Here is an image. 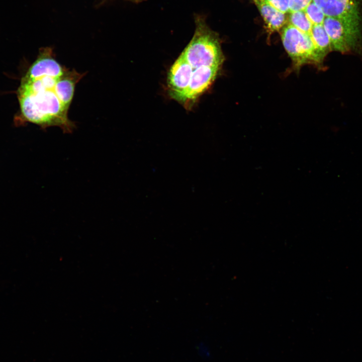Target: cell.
I'll return each mask as SVG.
<instances>
[{
  "mask_svg": "<svg viewBox=\"0 0 362 362\" xmlns=\"http://www.w3.org/2000/svg\"><path fill=\"white\" fill-rule=\"evenodd\" d=\"M281 39L295 69L308 64H321L310 35L289 24L283 28Z\"/></svg>",
  "mask_w": 362,
  "mask_h": 362,
  "instance_id": "cell-4",
  "label": "cell"
},
{
  "mask_svg": "<svg viewBox=\"0 0 362 362\" xmlns=\"http://www.w3.org/2000/svg\"><path fill=\"white\" fill-rule=\"evenodd\" d=\"M193 71L192 66L180 55L169 70L167 76L169 94L180 103L189 87Z\"/></svg>",
  "mask_w": 362,
  "mask_h": 362,
  "instance_id": "cell-5",
  "label": "cell"
},
{
  "mask_svg": "<svg viewBox=\"0 0 362 362\" xmlns=\"http://www.w3.org/2000/svg\"><path fill=\"white\" fill-rule=\"evenodd\" d=\"M310 36L318 57L322 62L327 54L332 50L330 39L323 24L313 25Z\"/></svg>",
  "mask_w": 362,
  "mask_h": 362,
  "instance_id": "cell-9",
  "label": "cell"
},
{
  "mask_svg": "<svg viewBox=\"0 0 362 362\" xmlns=\"http://www.w3.org/2000/svg\"><path fill=\"white\" fill-rule=\"evenodd\" d=\"M289 21L291 25L300 31L310 35L313 25L304 11L290 13Z\"/></svg>",
  "mask_w": 362,
  "mask_h": 362,
  "instance_id": "cell-10",
  "label": "cell"
},
{
  "mask_svg": "<svg viewBox=\"0 0 362 362\" xmlns=\"http://www.w3.org/2000/svg\"><path fill=\"white\" fill-rule=\"evenodd\" d=\"M326 17L340 21L352 50L357 46L360 36V17L357 0H313Z\"/></svg>",
  "mask_w": 362,
  "mask_h": 362,
  "instance_id": "cell-3",
  "label": "cell"
},
{
  "mask_svg": "<svg viewBox=\"0 0 362 362\" xmlns=\"http://www.w3.org/2000/svg\"><path fill=\"white\" fill-rule=\"evenodd\" d=\"M66 69L56 61H35L21 80L17 95L25 119L46 128L58 126L71 132L75 124L68 117L69 108L62 102L56 83Z\"/></svg>",
  "mask_w": 362,
  "mask_h": 362,
  "instance_id": "cell-1",
  "label": "cell"
},
{
  "mask_svg": "<svg viewBox=\"0 0 362 362\" xmlns=\"http://www.w3.org/2000/svg\"><path fill=\"white\" fill-rule=\"evenodd\" d=\"M273 7L286 14L289 12L290 0H265Z\"/></svg>",
  "mask_w": 362,
  "mask_h": 362,
  "instance_id": "cell-12",
  "label": "cell"
},
{
  "mask_svg": "<svg viewBox=\"0 0 362 362\" xmlns=\"http://www.w3.org/2000/svg\"><path fill=\"white\" fill-rule=\"evenodd\" d=\"M313 0H290L289 13L303 11Z\"/></svg>",
  "mask_w": 362,
  "mask_h": 362,
  "instance_id": "cell-13",
  "label": "cell"
},
{
  "mask_svg": "<svg viewBox=\"0 0 362 362\" xmlns=\"http://www.w3.org/2000/svg\"><path fill=\"white\" fill-rule=\"evenodd\" d=\"M323 25L330 39L332 50L341 53L352 50L340 21L332 17H326Z\"/></svg>",
  "mask_w": 362,
  "mask_h": 362,
  "instance_id": "cell-7",
  "label": "cell"
},
{
  "mask_svg": "<svg viewBox=\"0 0 362 362\" xmlns=\"http://www.w3.org/2000/svg\"><path fill=\"white\" fill-rule=\"evenodd\" d=\"M303 11L313 25L323 24L326 16L321 9L313 1Z\"/></svg>",
  "mask_w": 362,
  "mask_h": 362,
  "instance_id": "cell-11",
  "label": "cell"
},
{
  "mask_svg": "<svg viewBox=\"0 0 362 362\" xmlns=\"http://www.w3.org/2000/svg\"><path fill=\"white\" fill-rule=\"evenodd\" d=\"M195 21L193 37L180 55L193 70L203 66L221 68L224 57L217 34L210 28L203 16L197 15Z\"/></svg>",
  "mask_w": 362,
  "mask_h": 362,
  "instance_id": "cell-2",
  "label": "cell"
},
{
  "mask_svg": "<svg viewBox=\"0 0 362 362\" xmlns=\"http://www.w3.org/2000/svg\"><path fill=\"white\" fill-rule=\"evenodd\" d=\"M221 68L203 66L193 70L189 87L181 103H193L205 93L212 85Z\"/></svg>",
  "mask_w": 362,
  "mask_h": 362,
  "instance_id": "cell-6",
  "label": "cell"
},
{
  "mask_svg": "<svg viewBox=\"0 0 362 362\" xmlns=\"http://www.w3.org/2000/svg\"><path fill=\"white\" fill-rule=\"evenodd\" d=\"M263 18L266 28L270 34L279 31L286 22L285 14L279 11L265 0H253Z\"/></svg>",
  "mask_w": 362,
  "mask_h": 362,
  "instance_id": "cell-8",
  "label": "cell"
}]
</instances>
